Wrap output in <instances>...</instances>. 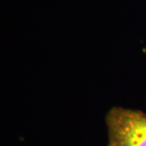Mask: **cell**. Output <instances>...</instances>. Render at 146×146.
<instances>
[{
  "mask_svg": "<svg viewBox=\"0 0 146 146\" xmlns=\"http://www.w3.org/2000/svg\"><path fill=\"white\" fill-rule=\"evenodd\" d=\"M108 146H146V113L113 107L106 118Z\"/></svg>",
  "mask_w": 146,
  "mask_h": 146,
  "instance_id": "6da1fadb",
  "label": "cell"
}]
</instances>
